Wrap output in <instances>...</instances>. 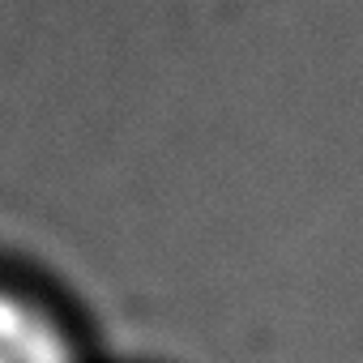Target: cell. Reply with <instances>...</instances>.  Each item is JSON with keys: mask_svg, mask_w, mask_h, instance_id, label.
<instances>
[{"mask_svg": "<svg viewBox=\"0 0 363 363\" xmlns=\"http://www.w3.org/2000/svg\"><path fill=\"white\" fill-rule=\"evenodd\" d=\"M0 363H82V354L43 303L0 286Z\"/></svg>", "mask_w": 363, "mask_h": 363, "instance_id": "1", "label": "cell"}]
</instances>
